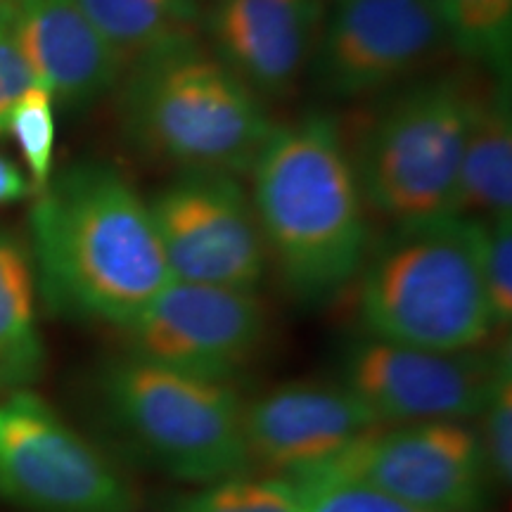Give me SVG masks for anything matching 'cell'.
Returning a JSON list of instances; mask_svg holds the SVG:
<instances>
[{
    "label": "cell",
    "instance_id": "11",
    "mask_svg": "<svg viewBox=\"0 0 512 512\" xmlns=\"http://www.w3.org/2000/svg\"><path fill=\"white\" fill-rule=\"evenodd\" d=\"M266 330L254 290L183 280H171L124 328L128 354L226 382L254 361Z\"/></svg>",
    "mask_w": 512,
    "mask_h": 512
},
{
    "label": "cell",
    "instance_id": "15",
    "mask_svg": "<svg viewBox=\"0 0 512 512\" xmlns=\"http://www.w3.org/2000/svg\"><path fill=\"white\" fill-rule=\"evenodd\" d=\"M36 79L55 105L81 110L117 91L126 64L76 0H8Z\"/></svg>",
    "mask_w": 512,
    "mask_h": 512
},
{
    "label": "cell",
    "instance_id": "21",
    "mask_svg": "<svg viewBox=\"0 0 512 512\" xmlns=\"http://www.w3.org/2000/svg\"><path fill=\"white\" fill-rule=\"evenodd\" d=\"M5 133L15 140L22 152L24 164L29 169V178L36 190L53 176L55 157V98L46 86L36 83L22 100L12 107Z\"/></svg>",
    "mask_w": 512,
    "mask_h": 512
},
{
    "label": "cell",
    "instance_id": "24",
    "mask_svg": "<svg viewBox=\"0 0 512 512\" xmlns=\"http://www.w3.org/2000/svg\"><path fill=\"white\" fill-rule=\"evenodd\" d=\"M482 268L496 328L512 320V214L484 219Z\"/></svg>",
    "mask_w": 512,
    "mask_h": 512
},
{
    "label": "cell",
    "instance_id": "9",
    "mask_svg": "<svg viewBox=\"0 0 512 512\" xmlns=\"http://www.w3.org/2000/svg\"><path fill=\"white\" fill-rule=\"evenodd\" d=\"M147 204L174 280L256 292L268 249L238 176L181 171Z\"/></svg>",
    "mask_w": 512,
    "mask_h": 512
},
{
    "label": "cell",
    "instance_id": "12",
    "mask_svg": "<svg viewBox=\"0 0 512 512\" xmlns=\"http://www.w3.org/2000/svg\"><path fill=\"white\" fill-rule=\"evenodd\" d=\"M498 351H437L368 335L349 349L342 382L380 425L470 422L489 396Z\"/></svg>",
    "mask_w": 512,
    "mask_h": 512
},
{
    "label": "cell",
    "instance_id": "2",
    "mask_svg": "<svg viewBox=\"0 0 512 512\" xmlns=\"http://www.w3.org/2000/svg\"><path fill=\"white\" fill-rule=\"evenodd\" d=\"M249 174L268 259L285 287L304 304L332 302L370 249L368 204L339 121L311 112L273 126Z\"/></svg>",
    "mask_w": 512,
    "mask_h": 512
},
{
    "label": "cell",
    "instance_id": "3",
    "mask_svg": "<svg viewBox=\"0 0 512 512\" xmlns=\"http://www.w3.org/2000/svg\"><path fill=\"white\" fill-rule=\"evenodd\" d=\"M117 88L128 145L178 171L249 174L273 131L259 95L197 36L140 55Z\"/></svg>",
    "mask_w": 512,
    "mask_h": 512
},
{
    "label": "cell",
    "instance_id": "25",
    "mask_svg": "<svg viewBox=\"0 0 512 512\" xmlns=\"http://www.w3.org/2000/svg\"><path fill=\"white\" fill-rule=\"evenodd\" d=\"M36 83L38 79L34 69H31L22 46H19L8 0H0V133H5V124H8L12 107Z\"/></svg>",
    "mask_w": 512,
    "mask_h": 512
},
{
    "label": "cell",
    "instance_id": "22",
    "mask_svg": "<svg viewBox=\"0 0 512 512\" xmlns=\"http://www.w3.org/2000/svg\"><path fill=\"white\" fill-rule=\"evenodd\" d=\"M287 479L297 486L306 512H432L377 491L373 486L325 475V472H306Z\"/></svg>",
    "mask_w": 512,
    "mask_h": 512
},
{
    "label": "cell",
    "instance_id": "5",
    "mask_svg": "<svg viewBox=\"0 0 512 512\" xmlns=\"http://www.w3.org/2000/svg\"><path fill=\"white\" fill-rule=\"evenodd\" d=\"M479 83L420 79L377 110L351 152L366 204L392 223L458 214L460 159Z\"/></svg>",
    "mask_w": 512,
    "mask_h": 512
},
{
    "label": "cell",
    "instance_id": "23",
    "mask_svg": "<svg viewBox=\"0 0 512 512\" xmlns=\"http://www.w3.org/2000/svg\"><path fill=\"white\" fill-rule=\"evenodd\" d=\"M477 418H482L484 453L498 486H508L512 479V356L510 344L498 351V363L489 396Z\"/></svg>",
    "mask_w": 512,
    "mask_h": 512
},
{
    "label": "cell",
    "instance_id": "13",
    "mask_svg": "<svg viewBox=\"0 0 512 512\" xmlns=\"http://www.w3.org/2000/svg\"><path fill=\"white\" fill-rule=\"evenodd\" d=\"M377 425L344 382L294 380L245 403L249 460L280 477L330 463Z\"/></svg>",
    "mask_w": 512,
    "mask_h": 512
},
{
    "label": "cell",
    "instance_id": "17",
    "mask_svg": "<svg viewBox=\"0 0 512 512\" xmlns=\"http://www.w3.org/2000/svg\"><path fill=\"white\" fill-rule=\"evenodd\" d=\"M29 249L0 230V396L31 389L46 368Z\"/></svg>",
    "mask_w": 512,
    "mask_h": 512
},
{
    "label": "cell",
    "instance_id": "8",
    "mask_svg": "<svg viewBox=\"0 0 512 512\" xmlns=\"http://www.w3.org/2000/svg\"><path fill=\"white\" fill-rule=\"evenodd\" d=\"M309 472L373 486L432 512H482L496 486L479 432L467 422L377 425Z\"/></svg>",
    "mask_w": 512,
    "mask_h": 512
},
{
    "label": "cell",
    "instance_id": "16",
    "mask_svg": "<svg viewBox=\"0 0 512 512\" xmlns=\"http://www.w3.org/2000/svg\"><path fill=\"white\" fill-rule=\"evenodd\" d=\"M458 214L477 219L512 214L510 76L477 88L460 159Z\"/></svg>",
    "mask_w": 512,
    "mask_h": 512
},
{
    "label": "cell",
    "instance_id": "19",
    "mask_svg": "<svg viewBox=\"0 0 512 512\" xmlns=\"http://www.w3.org/2000/svg\"><path fill=\"white\" fill-rule=\"evenodd\" d=\"M446 43L467 62L510 76L512 0H434Z\"/></svg>",
    "mask_w": 512,
    "mask_h": 512
},
{
    "label": "cell",
    "instance_id": "26",
    "mask_svg": "<svg viewBox=\"0 0 512 512\" xmlns=\"http://www.w3.org/2000/svg\"><path fill=\"white\" fill-rule=\"evenodd\" d=\"M36 195L34 183L12 159L0 155V204H15Z\"/></svg>",
    "mask_w": 512,
    "mask_h": 512
},
{
    "label": "cell",
    "instance_id": "4",
    "mask_svg": "<svg viewBox=\"0 0 512 512\" xmlns=\"http://www.w3.org/2000/svg\"><path fill=\"white\" fill-rule=\"evenodd\" d=\"M484 219L463 214L394 223L358 273L368 335L437 351H472L494 335L482 268Z\"/></svg>",
    "mask_w": 512,
    "mask_h": 512
},
{
    "label": "cell",
    "instance_id": "1",
    "mask_svg": "<svg viewBox=\"0 0 512 512\" xmlns=\"http://www.w3.org/2000/svg\"><path fill=\"white\" fill-rule=\"evenodd\" d=\"M31 266L50 309L124 330L174 275L150 204L117 166L83 159L36 190Z\"/></svg>",
    "mask_w": 512,
    "mask_h": 512
},
{
    "label": "cell",
    "instance_id": "20",
    "mask_svg": "<svg viewBox=\"0 0 512 512\" xmlns=\"http://www.w3.org/2000/svg\"><path fill=\"white\" fill-rule=\"evenodd\" d=\"M169 512H306L297 486L287 477L238 475L202 484L176 498Z\"/></svg>",
    "mask_w": 512,
    "mask_h": 512
},
{
    "label": "cell",
    "instance_id": "14",
    "mask_svg": "<svg viewBox=\"0 0 512 512\" xmlns=\"http://www.w3.org/2000/svg\"><path fill=\"white\" fill-rule=\"evenodd\" d=\"M325 0H214L202 24L219 60L259 98H285L309 69Z\"/></svg>",
    "mask_w": 512,
    "mask_h": 512
},
{
    "label": "cell",
    "instance_id": "10",
    "mask_svg": "<svg viewBox=\"0 0 512 512\" xmlns=\"http://www.w3.org/2000/svg\"><path fill=\"white\" fill-rule=\"evenodd\" d=\"M444 46L434 0H335L309 69L325 95L356 100L408 81Z\"/></svg>",
    "mask_w": 512,
    "mask_h": 512
},
{
    "label": "cell",
    "instance_id": "6",
    "mask_svg": "<svg viewBox=\"0 0 512 512\" xmlns=\"http://www.w3.org/2000/svg\"><path fill=\"white\" fill-rule=\"evenodd\" d=\"M102 396L119 430L166 475L202 486L252 470L233 382L124 354L102 377Z\"/></svg>",
    "mask_w": 512,
    "mask_h": 512
},
{
    "label": "cell",
    "instance_id": "7",
    "mask_svg": "<svg viewBox=\"0 0 512 512\" xmlns=\"http://www.w3.org/2000/svg\"><path fill=\"white\" fill-rule=\"evenodd\" d=\"M0 496L31 512H136V491L31 389L0 396Z\"/></svg>",
    "mask_w": 512,
    "mask_h": 512
},
{
    "label": "cell",
    "instance_id": "18",
    "mask_svg": "<svg viewBox=\"0 0 512 512\" xmlns=\"http://www.w3.org/2000/svg\"><path fill=\"white\" fill-rule=\"evenodd\" d=\"M128 67L140 55L197 34L202 0H76Z\"/></svg>",
    "mask_w": 512,
    "mask_h": 512
}]
</instances>
